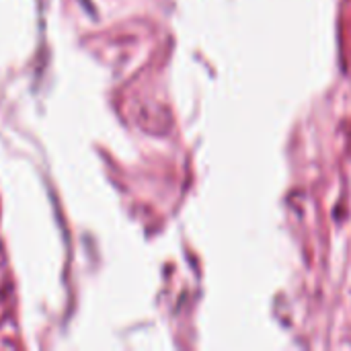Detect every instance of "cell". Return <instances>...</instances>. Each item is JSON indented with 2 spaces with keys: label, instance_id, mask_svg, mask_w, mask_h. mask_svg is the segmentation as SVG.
<instances>
[]
</instances>
